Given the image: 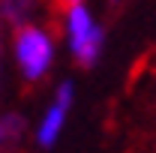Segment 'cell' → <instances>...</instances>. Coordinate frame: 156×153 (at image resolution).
Instances as JSON below:
<instances>
[{
  "label": "cell",
  "instance_id": "1",
  "mask_svg": "<svg viewBox=\"0 0 156 153\" xmlns=\"http://www.w3.org/2000/svg\"><path fill=\"white\" fill-rule=\"evenodd\" d=\"M15 54H18V66H21L24 81H39L51 66L54 48H51V39L42 27L24 24V27L15 30Z\"/></svg>",
  "mask_w": 156,
  "mask_h": 153
},
{
  "label": "cell",
  "instance_id": "2",
  "mask_svg": "<svg viewBox=\"0 0 156 153\" xmlns=\"http://www.w3.org/2000/svg\"><path fill=\"white\" fill-rule=\"evenodd\" d=\"M66 33H69V45H72V54H75L78 66H84V69L93 66L99 48H102V30L93 24L90 12L81 3L72 6L69 15H66Z\"/></svg>",
  "mask_w": 156,
  "mask_h": 153
},
{
  "label": "cell",
  "instance_id": "3",
  "mask_svg": "<svg viewBox=\"0 0 156 153\" xmlns=\"http://www.w3.org/2000/svg\"><path fill=\"white\" fill-rule=\"evenodd\" d=\"M69 105H72V84H63L54 96V105L48 108V114L42 120V126H39V144L42 147H51L54 141H57L60 129H63V120L69 114Z\"/></svg>",
  "mask_w": 156,
  "mask_h": 153
},
{
  "label": "cell",
  "instance_id": "4",
  "mask_svg": "<svg viewBox=\"0 0 156 153\" xmlns=\"http://www.w3.org/2000/svg\"><path fill=\"white\" fill-rule=\"evenodd\" d=\"M24 132L27 123L21 114H3L0 117V153H24Z\"/></svg>",
  "mask_w": 156,
  "mask_h": 153
},
{
  "label": "cell",
  "instance_id": "5",
  "mask_svg": "<svg viewBox=\"0 0 156 153\" xmlns=\"http://www.w3.org/2000/svg\"><path fill=\"white\" fill-rule=\"evenodd\" d=\"M54 6H57L60 12H63V9H66V12H69V9H72V6H78V0H54Z\"/></svg>",
  "mask_w": 156,
  "mask_h": 153
},
{
  "label": "cell",
  "instance_id": "6",
  "mask_svg": "<svg viewBox=\"0 0 156 153\" xmlns=\"http://www.w3.org/2000/svg\"><path fill=\"white\" fill-rule=\"evenodd\" d=\"M114 3H117V0H108V6H114Z\"/></svg>",
  "mask_w": 156,
  "mask_h": 153
},
{
  "label": "cell",
  "instance_id": "7",
  "mask_svg": "<svg viewBox=\"0 0 156 153\" xmlns=\"http://www.w3.org/2000/svg\"><path fill=\"white\" fill-rule=\"evenodd\" d=\"M150 153H156V147H153V150H150Z\"/></svg>",
  "mask_w": 156,
  "mask_h": 153
}]
</instances>
